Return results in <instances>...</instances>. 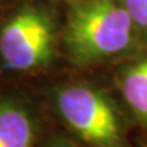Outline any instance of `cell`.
Returning a JSON list of instances; mask_svg holds the SVG:
<instances>
[{"instance_id": "cell-1", "label": "cell", "mask_w": 147, "mask_h": 147, "mask_svg": "<svg viewBox=\"0 0 147 147\" xmlns=\"http://www.w3.org/2000/svg\"><path fill=\"white\" fill-rule=\"evenodd\" d=\"M135 29L120 0H82L68 12L64 44L72 61L93 64L128 52Z\"/></svg>"}, {"instance_id": "cell-2", "label": "cell", "mask_w": 147, "mask_h": 147, "mask_svg": "<svg viewBox=\"0 0 147 147\" xmlns=\"http://www.w3.org/2000/svg\"><path fill=\"white\" fill-rule=\"evenodd\" d=\"M56 32L52 18L36 5H23L0 30V57L5 68L26 72L47 65L53 57Z\"/></svg>"}, {"instance_id": "cell-3", "label": "cell", "mask_w": 147, "mask_h": 147, "mask_svg": "<svg viewBox=\"0 0 147 147\" xmlns=\"http://www.w3.org/2000/svg\"><path fill=\"white\" fill-rule=\"evenodd\" d=\"M56 106L75 134L97 147H121V125L115 108L100 90L68 84L56 91Z\"/></svg>"}, {"instance_id": "cell-4", "label": "cell", "mask_w": 147, "mask_h": 147, "mask_svg": "<svg viewBox=\"0 0 147 147\" xmlns=\"http://www.w3.org/2000/svg\"><path fill=\"white\" fill-rule=\"evenodd\" d=\"M34 123L16 101L0 100V147H33Z\"/></svg>"}, {"instance_id": "cell-5", "label": "cell", "mask_w": 147, "mask_h": 147, "mask_svg": "<svg viewBox=\"0 0 147 147\" xmlns=\"http://www.w3.org/2000/svg\"><path fill=\"white\" fill-rule=\"evenodd\" d=\"M120 90L135 116L147 123V57L128 65L123 71Z\"/></svg>"}, {"instance_id": "cell-6", "label": "cell", "mask_w": 147, "mask_h": 147, "mask_svg": "<svg viewBox=\"0 0 147 147\" xmlns=\"http://www.w3.org/2000/svg\"><path fill=\"white\" fill-rule=\"evenodd\" d=\"M136 29L147 32V0H120Z\"/></svg>"}, {"instance_id": "cell-7", "label": "cell", "mask_w": 147, "mask_h": 147, "mask_svg": "<svg viewBox=\"0 0 147 147\" xmlns=\"http://www.w3.org/2000/svg\"><path fill=\"white\" fill-rule=\"evenodd\" d=\"M48 147H79V146L74 144L72 142H69L67 139H56V140H53Z\"/></svg>"}, {"instance_id": "cell-8", "label": "cell", "mask_w": 147, "mask_h": 147, "mask_svg": "<svg viewBox=\"0 0 147 147\" xmlns=\"http://www.w3.org/2000/svg\"><path fill=\"white\" fill-rule=\"evenodd\" d=\"M67 1H72V3H78V1H82V0H67Z\"/></svg>"}]
</instances>
